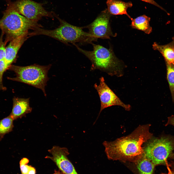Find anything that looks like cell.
Wrapping results in <instances>:
<instances>
[{"instance_id": "7402d4cb", "label": "cell", "mask_w": 174, "mask_h": 174, "mask_svg": "<svg viewBox=\"0 0 174 174\" xmlns=\"http://www.w3.org/2000/svg\"><path fill=\"white\" fill-rule=\"evenodd\" d=\"M150 4L153 5L159 8H160L162 10H163L166 12V11L163 7L159 5L154 0H140Z\"/></svg>"}, {"instance_id": "4fadbf2b", "label": "cell", "mask_w": 174, "mask_h": 174, "mask_svg": "<svg viewBox=\"0 0 174 174\" xmlns=\"http://www.w3.org/2000/svg\"><path fill=\"white\" fill-rule=\"evenodd\" d=\"M106 4L107 9L110 14H125L130 19H131L127 11L128 8L131 7L133 6L131 2H125L118 0H108Z\"/></svg>"}, {"instance_id": "5bb4252c", "label": "cell", "mask_w": 174, "mask_h": 174, "mask_svg": "<svg viewBox=\"0 0 174 174\" xmlns=\"http://www.w3.org/2000/svg\"><path fill=\"white\" fill-rule=\"evenodd\" d=\"M152 48L162 54L166 63L174 64V40L170 43L163 45L154 42L152 45Z\"/></svg>"}, {"instance_id": "6da1fadb", "label": "cell", "mask_w": 174, "mask_h": 174, "mask_svg": "<svg viewBox=\"0 0 174 174\" xmlns=\"http://www.w3.org/2000/svg\"><path fill=\"white\" fill-rule=\"evenodd\" d=\"M150 125L139 126L131 133L114 141H104L102 144L108 159L136 163L144 154L143 144L152 137Z\"/></svg>"}, {"instance_id": "8fae6325", "label": "cell", "mask_w": 174, "mask_h": 174, "mask_svg": "<svg viewBox=\"0 0 174 174\" xmlns=\"http://www.w3.org/2000/svg\"><path fill=\"white\" fill-rule=\"evenodd\" d=\"M27 31L20 36L11 41L6 47V56L4 59L9 66L15 59L18 52L24 42L29 37Z\"/></svg>"}, {"instance_id": "3957f363", "label": "cell", "mask_w": 174, "mask_h": 174, "mask_svg": "<svg viewBox=\"0 0 174 174\" xmlns=\"http://www.w3.org/2000/svg\"><path fill=\"white\" fill-rule=\"evenodd\" d=\"M54 14L60 22V25L58 28L52 30L36 28L30 33L31 36L46 35L67 44L69 43L73 44L76 43L92 44L93 41L97 40V39L88 32L84 31L83 27L72 25L60 19L56 14Z\"/></svg>"}, {"instance_id": "2e32d148", "label": "cell", "mask_w": 174, "mask_h": 174, "mask_svg": "<svg viewBox=\"0 0 174 174\" xmlns=\"http://www.w3.org/2000/svg\"><path fill=\"white\" fill-rule=\"evenodd\" d=\"M135 163L139 174H153L155 166L144 154L141 158Z\"/></svg>"}, {"instance_id": "e0dca14e", "label": "cell", "mask_w": 174, "mask_h": 174, "mask_svg": "<svg viewBox=\"0 0 174 174\" xmlns=\"http://www.w3.org/2000/svg\"><path fill=\"white\" fill-rule=\"evenodd\" d=\"M14 120L9 115L0 120V140L5 135L12 131L14 127Z\"/></svg>"}, {"instance_id": "7a4b0ae2", "label": "cell", "mask_w": 174, "mask_h": 174, "mask_svg": "<svg viewBox=\"0 0 174 174\" xmlns=\"http://www.w3.org/2000/svg\"><path fill=\"white\" fill-rule=\"evenodd\" d=\"M92 44L93 46L92 51L84 50L76 44L73 45L90 60L91 70H98L111 76H122L123 64L115 56L112 48L108 49L93 43Z\"/></svg>"}, {"instance_id": "7c38bea8", "label": "cell", "mask_w": 174, "mask_h": 174, "mask_svg": "<svg viewBox=\"0 0 174 174\" xmlns=\"http://www.w3.org/2000/svg\"><path fill=\"white\" fill-rule=\"evenodd\" d=\"M29 98H21L14 97L12 111L9 115L14 120L26 116L30 113L32 108L29 104Z\"/></svg>"}, {"instance_id": "484cf974", "label": "cell", "mask_w": 174, "mask_h": 174, "mask_svg": "<svg viewBox=\"0 0 174 174\" xmlns=\"http://www.w3.org/2000/svg\"><path fill=\"white\" fill-rule=\"evenodd\" d=\"M173 159H174V153H172L170 156V157Z\"/></svg>"}, {"instance_id": "9c48e42d", "label": "cell", "mask_w": 174, "mask_h": 174, "mask_svg": "<svg viewBox=\"0 0 174 174\" xmlns=\"http://www.w3.org/2000/svg\"><path fill=\"white\" fill-rule=\"evenodd\" d=\"M99 81V85L95 83L94 85L98 94L101 102L100 109L97 118L102 110L112 106H120L125 110H130V106L121 101L106 84L103 77L100 78Z\"/></svg>"}, {"instance_id": "5b68a950", "label": "cell", "mask_w": 174, "mask_h": 174, "mask_svg": "<svg viewBox=\"0 0 174 174\" xmlns=\"http://www.w3.org/2000/svg\"><path fill=\"white\" fill-rule=\"evenodd\" d=\"M51 66V64L43 66L34 64L25 66L11 65L9 68L15 72L16 76L8 79L39 88L46 96L45 87L49 80L48 72Z\"/></svg>"}, {"instance_id": "30bf717a", "label": "cell", "mask_w": 174, "mask_h": 174, "mask_svg": "<svg viewBox=\"0 0 174 174\" xmlns=\"http://www.w3.org/2000/svg\"><path fill=\"white\" fill-rule=\"evenodd\" d=\"M48 151L52 156H46L45 158L52 160L64 174H78L67 157L69 153L67 148L54 145Z\"/></svg>"}, {"instance_id": "d6986e66", "label": "cell", "mask_w": 174, "mask_h": 174, "mask_svg": "<svg viewBox=\"0 0 174 174\" xmlns=\"http://www.w3.org/2000/svg\"><path fill=\"white\" fill-rule=\"evenodd\" d=\"M29 162V160L25 158H22L20 161V165L22 174H28L34 168L27 164Z\"/></svg>"}, {"instance_id": "8992f818", "label": "cell", "mask_w": 174, "mask_h": 174, "mask_svg": "<svg viewBox=\"0 0 174 174\" xmlns=\"http://www.w3.org/2000/svg\"><path fill=\"white\" fill-rule=\"evenodd\" d=\"M144 147V155L156 166L166 164L174 150V137L164 136L149 140Z\"/></svg>"}, {"instance_id": "603a6c76", "label": "cell", "mask_w": 174, "mask_h": 174, "mask_svg": "<svg viewBox=\"0 0 174 174\" xmlns=\"http://www.w3.org/2000/svg\"><path fill=\"white\" fill-rule=\"evenodd\" d=\"M169 124L174 126V116L172 115L168 117L167 123H166L165 126H166Z\"/></svg>"}, {"instance_id": "ffe728a7", "label": "cell", "mask_w": 174, "mask_h": 174, "mask_svg": "<svg viewBox=\"0 0 174 174\" xmlns=\"http://www.w3.org/2000/svg\"><path fill=\"white\" fill-rule=\"evenodd\" d=\"M10 66L7 63L4 59L0 60V89H4V87H3L2 84V76L4 72Z\"/></svg>"}, {"instance_id": "9a60e30c", "label": "cell", "mask_w": 174, "mask_h": 174, "mask_svg": "<svg viewBox=\"0 0 174 174\" xmlns=\"http://www.w3.org/2000/svg\"><path fill=\"white\" fill-rule=\"evenodd\" d=\"M151 18L145 15L140 16L136 18L131 19L130 26L133 28L144 32L149 34L152 32V28L150 26L149 22Z\"/></svg>"}, {"instance_id": "52a82bcc", "label": "cell", "mask_w": 174, "mask_h": 174, "mask_svg": "<svg viewBox=\"0 0 174 174\" xmlns=\"http://www.w3.org/2000/svg\"><path fill=\"white\" fill-rule=\"evenodd\" d=\"M11 3L19 14L33 21L37 22L43 17H53L52 13L46 10L42 4L32 0H18Z\"/></svg>"}, {"instance_id": "ba28073f", "label": "cell", "mask_w": 174, "mask_h": 174, "mask_svg": "<svg viewBox=\"0 0 174 174\" xmlns=\"http://www.w3.org/2000/svg\"><path fill=\"white\" fill-rule=\"evenodd\" d=\"M111 14L107 9L103 11L94 20L88 25L83 27L89 30L88 33L95 38L109 39L114 37L111 30L109 20Z\"/></svg>"}, {"instance_id": "44dd1931", "label": "cell", "mask_w": 174, "mask_h": 174, "mask_svg": "<svg viewBox=\"0 0 174 174\" xmlns=\"http://www.w3.org/2000/svg\"><path fill=\"white\" fill-rule=\"evenodd\" d=\"M2 36L0 38V60L4 59L6 56V42L2 40Z\"/></svg>"}, {"instance_id": "ac0fdd59", "label": "cell", "mask_w": 174, "mask_h": 174, "mask_svg": "<svg viewBox=\"0 0 174 174\" xmlns=\"http://www.w3.org/2000/svg\"><path fill=\"white\" fill-rule=\"evenodd\" d=\"M167 78L172 100L174 102V64L166 63Z\"/></svg>"}, {"instance_id": "d4e9b609", "label": "cell", "mask_w": 174, "mask_h": 174, "mask_svg": "<svg viewBox=\"0 0 174 174\" xmlns=\"http://www.w3.org/2000/svg\"><path fill=\"white\" fill-rule=\"evenodd\" d=\"M53 174H64L60 170L58 171H56Z\"/></svg>"}, {"instance_id": "cb8c5ba5", "label": "cell", "mask_w": 174, "mask_h": 174, "mask_svg": "<svg viewBox=\"0 0 174 174\" xmlns=\"http://www.w3.org/2000/svg\"><path fill=\"white\" fill-rule=\"evenodd\" d=\"M167 166L168 170V173H162L161 174H174V172L171 170L167 165Z\"/></svg>"}, {"instance_id": "277c9868", "label": "cell", "mask_w": 174, "mask_h": 174, "mask_svg": "<svg viewBox=\"0 0 174 174\" xmlns=\"http://www.w3.org/2000/svg\"><path fill=\"white\" fill-rule=\"evenodd\" d=\"M42 26L37 22L27 19L14 9L11 2L8 5L0 20V28L7 37L6 41H11L23 34L29 30H33Z\"/></svg>"}]
</instances>
